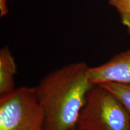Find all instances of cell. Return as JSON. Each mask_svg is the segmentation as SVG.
Returning <instances> with one entry per match:
<instances>
[{
    "instance_id": "obj_8",
    "label": "cell",
    "mask_w": 130,
    "mask_h": 130,
    "mask_svg": "<svg viewBox=\"0 0 130 130\" xmlns=\"http://www.w3.org/2000/svg\"><path fill=\"white\" fill-rule=\"evenodd\" d=\"M10 0H0V16L4 17L9 13L8 3Z\"/></svg>"
},
{
    "instance_id": "obj_5",
    "label": "cell",
    "mask_w": 130,
    "mask_h": 130,
    "mask_svg": "<svg viewBox=\"0 0 130 130\" xmlns=\"http://www.w3.org/2000/svg\"><path fill=\"white\" fill-rule=\"evenodd\" d=\"M17 65L7 46L0 50V96L6 95L15 90L14 76Z\"/></svg>"
},
{
    "instance_id": "obj_7",
    "label": "cell",
    "mask_w": 130,
    "mask_h": 130,
    "mask_svg": "<svg viewBox=\"0 0 130 130\" xmlns=\"http://www.w3.org/2000/svg\"><path fill=\"white\" fill-rule=\"evenodd\" d=\"M108 3L116 9L122 23L130 31V0H109Z\"/></svg>"
},
{
    "instance_id": "obj_1",
    "label": "cell",
    "mask_w": 130,
    "mask_h": 130,
    "mask_svg": "<svg viewBox=\"0 0 130 130\" xmlns=\"http://www.w3.org/2000/svg\"><path fill=\"white\" fill-rule=\"evenodd\" d=\"M84 62L70 63L39 81L35 90L45 115L44 130H72L93 84Z\"/></svg>"
},
{
    "instance_id": "obj_9",
    "label": "cell",
    "mask_w": 130,
    "mask_h": 130,
    "mask_svg": "<svg viewBox=\"0 0 130 130\" xmlns=\"http://www.w3.org/2000/svg\"><path fill=\"white\" fill-rule=\"evenodd\" d=\"M72 130H81V129H78V128H75V129H72Z\"/></svg>"
},
{
    "instance_id": "obj_4",
    "label": "cell",
    "mask_w": 130,
    "mask_h": 130,
    "mask_svg": "<svg viewBox=\"0 0 130 130\" xmlns=\"http://www.w3.org/2000/svg\"><path fill=\"white\" fill-rule=\"evenodd\" d=\"M89 78L93 85L105 83L130 84V49L100 66L89 67Z\"/></svg>"
},
{
    "instance_id": "obj_6",
    "label": "cell",
    "mask_w": 130,
    "mask_h": 130,
    "mask_svg": "<svg viewBox=\"0 0 130 130\" xmlns=\"http://www.w3.org/2000/svg\"><path fill=\"white\" fill-rule=\"evenodd\" d=\"M99 85L107 89L116 96L127 110L130 116V84L105 83Z\"/></svg>"
},
{
    "instance_id": "obj_3",
    "label": "cell",
    "mask_w": 130,
    "mask_h": 130,
    "mask_svg": "<svg viewBox=\"0 0 130 130\" xmlns=\"http://www.w3.org/2000/svg\"><path fill=\"white\" fill-rule=\"evenodd\" d=\"M44 124L34 87L16 88L0 96V130H44Z\"/></svg>"
},
{
    "instance_id": "obj_2",
    "label": "cell",
    "mask_w": 130,
    "mask_h": 130,
    "mask_svg": "<svg viewBox=\"0 0 130 130\" xmlns=\"http://www.w3.org/2000/svg\"><path fill=\"white\" fill-rule=\"evenodd\" d=\"M77 128L81 130H130V116L121 102L100 85L89 91Z\"/></svg>"
}]
</instances>
